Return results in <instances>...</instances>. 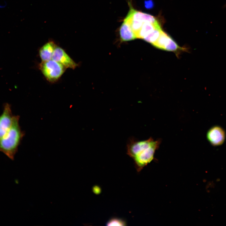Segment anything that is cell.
I'll list each match as a JSON object with an SVG mask.
<instances>
[{"mask_svg":"<svg viewBox=\"0 0 226 226\" xmlns=\"http://www.w3.org/2000/svg\"><path fill=\"white\" fill-rule=\"evenodd\" d=\"M160 142L151 137L143 141H138L133 138L129 140L127 144V154L133 159L138 172L153 160Z\"/></svg>","mask_w":226,"mask_h":226,"instance_id":"obj_1","label":"cell"},{"mask_svg":"<svg viewBox=\"0 0 226 226\" xmlns=\"http://www.w3.org/2000/svg\"><path fill=\"white\" fill-rule=\"evenodd\" d=\"M19 116H13L10 128L0 140V152L12 160L24 135L19 126Z\"/></svg>","mask_w":226,"mask_h":226,"instance_id":"obj_2","label":"cell"},{"mask_svg":"<svg viewBox=\"0 0 226 226\" xmlns=\"http://www.w3.org/2000/svg\"><path fill=\"white\" fill-rule=\"evenodd\" d=\"M65 67L60 63L52 59L42 61L40 68L46 78L50 82L57 81L62 75Z\"/></svg>","mask_w":226,"mask_h":226,"instance_id":"obj_3","label":"cell"},{"mask_svg":"<svg viewBox=\"0 0 226 226\" xmlns=\"http://www.w3.org/2000/svg\"><path fill=\"white\" fill-rule=\"evenodd\" d=\"M206 137L211 145L213 147L220 146L223 144L225 140L226 132L221 126L214 125L209 129Z\"/></svg>","mask_w":226,"mask_h":226,"instance_id":"obj_4","label":"cell"},{"mask_svg":"<svg viewBox=\"0 0 226 226\" xmlns=\"http://www.w3.org/2000/svg\"><path fill=\"white\" fill-rule=\"evenodd\" d=\"M13 116L11 105L6 103L0 115V140L5 135L11 126Z\"/></svg>","mask_w":226,"mask_h":226,"instance_id":"obj_5","label":"cell"},{"mask_svg":"<svg viewBox=\"0 0 226 226\" xmlns=\"http://www.w3.org/2000/svg\"><path fill=\"white\" fill-rule=\"evenodd\" d=\"M52 59L64 66L66 68L74 69L78 66L65 51L60 47L56 46L53 53Z\"/></svg>","mask_w":226,"mask_h":226,"instance_id":"obj_6","label":"cell"},{"mask_svg":"<svg viewBox=\"0 0 226 226\" xmlns=\"http://www.w3.org/2000/svg\"><path fill=\"white\" fill-rule=\"evenodd\" d=\"M129 5L130 9L125 19L143 23L148 22L155 24H159L156 19L153 16L135 10L132 7L130 3Z\"/></svg>","mask_w":226,"mask_h":226,"instance_id":"obj_7","label":"cell"},{"mask_svg":"<svg viewBox=\"0 0 226 226\" xmlns=\"http://www.w3.org/2000/svg\"><path fill=\"white\" fill-rule=\"evenodd\" d=\"M121 40L123 42L135 40L136 36L128 23L124 20L119 30Z\"/></svg>","mask_w":226,"mask_h":226,"instance_id":"obj_8","label":"cell"},{"mask_svg":"<svg viewBox=\"0 0 226 226\" xmlns=\"http://www.w3.org/2000/svg\"><path fill=\"white\" fill-rule=\"evenodd\" d=\"M56 47L53 41H50L45 44L40 48L39 51V54L43 62L52 59L53 53Z\"/></svg>","mask_w":226,"mask_h":226,"instance_id":"obj_9","label":"cell"},{"mask_svg":"<svg viewBox=\"0 0 226 226\" xmlns=\"http://www.w3.org/2000/svg\"><path fill=\"white\" fill-rule=\"evenodd\" d=\"M159 27H160L159 24H155L148 22H144L136 34L137 38L143 39L155 29Z\"/></svg>","mask_w":226,"mask_h":226,"instance_id":"obj_10","label":"cell"},{"mask_svg":"<svg viewBox=\"0 0 226 226\" xmlns=\"http://www.w3.org/2000/svg\"><path fill=\"white\" fill-rule=\"evenodd\" d=\"M162 31L161 27L157 28L145 36L143 39L152 45L157 40Z\"/></svg>","mask_w":226,"mask_h":226,"instance_id":"obj_11","label":"cell"},{"mask_svg":"<svg viewBox=\"0 0 226 226\" xmlns=\"http://www.w3.org/2000/svg\"><path fill=\"white\" fill-rule=\"evenodd\" d=\"M182 48L169 35L164 44L163 50L176 52L179 50H180Z\"/></svg>","mask_w":226,"mask_h":226,"instance_id":"obj_12","label":"cell"},{"mask_svg":"<svg viewBox=\"0 0 226 226\" xmlns=\"http://www.w3.org/2000/svg\"><path fill=\"white\" fill-rule=\"evenodd\" d=\"M169 36V35L163 30L157 40L152 45L156 48L163 50L164 44Z\"/></svg>","mask_w":226,"mask_h":226,"instance_id":"obj_13","label":"cell"},{"mask_svg":"<svg viewBox=\"0 0 226 226\" xmlns=\"http://www.w3.org/2000/svg\"><path fill=\"white\" fill-rule=\"evenodd\" d=\"M107 226H125L126 223L122 218H113L110 219L106 223Z\"/></svg>","mask_w":226,"mask_h":226,"instance_id":"obj_14","label":"cell"},{"mask_svg":"<svg viewBox=\"0 0 226 226\" xmlns=\"http://www.w3.org/2000/svg\"><path fill=\"white\" fill-rule=\"evenodd\" d=\"M144 6L148 9H151L154 6V3L153 0H146L144 1Z\"/></svg>","mask_w":226,"mask_h":226,"instance_id":"obj_15","label":"cell"},{"mask_svg":"<svg viewBox=\"0 0 226 226\" xmlns=\"http://www.w3.org/2000/svg\"><path fill=\"white\" fill-rule=\"evenodd\" d=\"M93 191L96 194H99L100 193V188L98 186H94L93 188Z\"/></svg>","mask_w":226,"mask_h":226,"instance_id":"obj_16","label":"cell"}]
</instances>
